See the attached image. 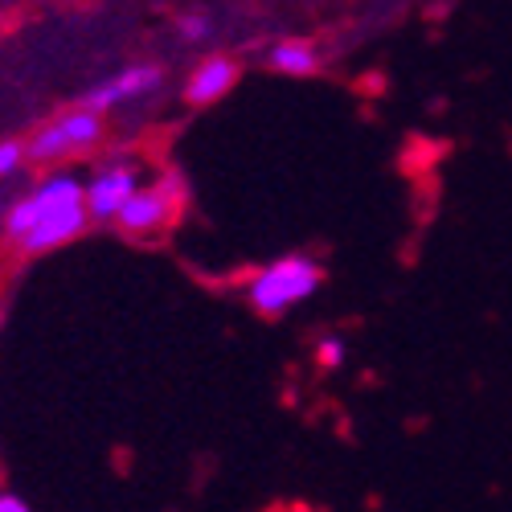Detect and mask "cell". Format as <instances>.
Masks as SVG:
<instances>
[{"mask_svg":"<svg viewBox=\"0 0 512 512\" xmlns=\"http://www.w3.org/2000/svg\"><path fill=\"white\" fill-rule=\"evenodd\" d=\"M33 205V226L29 234L17 242L25 254H46L54 246H66L70 238H78L87 230V205H82V181L70 173L46 177L37 185V193H29Z\"/></svg>","mask_w":512,"mask_h":512,"instance_id":"1","label":"cell"},{"mask_svg":"<svg viewBox=\"0 0 512 512\" xmlns=\"http://www.w3.org/2000/svg\"><path fill=\"white\" fill-rule=\"evenodd\" d=\"M320 283H324L320 263H312L308 254H283V259H275L271 267H263L250 279L246 300L254 312L271 320V316H283L291 308H300L304 300H312Z\"/></svg>","mask_w":512,"mask_h":512,"instance_id":"2","label":"cell"},{"mask_svg":"<svg viewBox=\"0 0 512 512\" xmlns=\"http://www.w3.org/2000/svg\"><path fill=\"white\" fill-rule=\"evenodd\" d=\"M99 140H103V115H91L87 107H78V111L58 115L54 123H46L41 132H33V140L25 144V160L50 164L70 152H87Z\"/></svg>","mask_w":512,"mask_h":512,"instance_id":"3","label":"cell"},{"mask_svg":"<svg viewBox=\"0 0 512 512\" xmlns=\"http://www.w3.org/2000/svg\"><path fill=\"white\" fill-rule=\"evenodd\" d=\"M181 201H185V181H181L177 173H164L152 189L140 185V189L132 193V201L119 209L115 222H119L127 234H156V230H164L168 222L177 218Z\"/></svg>","mask_w":512,"mask_h":512,"instance_id":"4","label":"cell"},{"mask_svg":"<svg viewBox=\"0 0 512 512\" xmlns=\"http://www.w3.org/2000/svg\"><path fill=\"white\" fill-rule=\"evenodd\" d=\"M140 189V173L132 164H111L103 173H95L82 185V205H87V218L95 222H111L119 218V209L132 201V193Z\"/></svg>","mask_w":512,"mask_h":512,"instance_id":"5","label":"cell"},{"mask_svg":"<svg viewBox=\"0 0 512 512\" xmlns=\"http://www.w3.org/2000/svg\"><path fill=\"white\" fill-rule=\"evenodd\" d=\"M160 66H127V70H119L115 78H107V82H99L95 91H87V111L91 115H103V111H111V107H123V103H136V99H144V95H152L156 87H160Z\"/></svg>","mask_w":512,"mask_h":512,"instance_id":"6","label":"cell"},{"mask_svg":"<svg viewBox=\"0 0 512 512\" xmlns=\"http://www.w3.org/2000/svg\"><path fill=\"white\" fill-rule=\"evenodd\" d=\"M238 78H242V66L234 58H222V54L218 58H205V62H197V70L185 82V99L193 107H209V103L226 99L238 87Z\"/></svg>","mask_w":512,"mask_h":512,"instance_id":"7","label":"cell"},{"mask_svg":"<svg viewBox=\"0 0 512 512\" xmlns=\"http://www.w3.org/2000/svg\"><path fill=\"white\" fill-rule=\"evenodd\" d=\"M279 74H291V78H312L320 70V50L312 46V41H279V46H271V58H267Z\"/></svg>","mask_w":512,"mask_h":512,"instance_id":"8","label":"cell"},{"mask_svg":"<svg viewBox=\"0 0 512 512\" xmlns=\"http://www.w3.org/2000/svg\"><path fill=\"white\" fill-rule=\"evenodd\" d=\"M345 353H349V345L340 336H320L316 340V361H320V369H340L345 365Z\"/></svg>","mask_w":512,"mask_h":512,"instance_id":"9","label":"cell"},{"mask_svg":"<svg viewBox=\"0 0 512 512\" xmlns=\"http://www.w3.org/2000/svg\"><path fill=\"white\" fill-rule=\"evenodd\" d=\"M177 33H181V41H189V46H201V41H209L213 25H209V17H201V13H185V17L177 21Z\"/></svg>","mask_w":512,"mask_h":512,"instance_id":"10","label":"cell"},{"mask_svg":"<svg viewBox=\"0 0 512 512\" xmlns=\"http://www.w3.org/2000/svg\"><path fill=\"white\" fill-rule=\"evenodd\" d=\"M25 160V144L21 140H0V177H13Z\"/></svg>","mask_w":512,"mask_h":512,"instance_id":"11","label":"cell"},{"mask_svg":"<svg viewBox=\"0 0 512 512\" xmlns=\"http://www.w3.org/2000/svg\"><path fill=\"white\" fill-rule=\"evenodd\" d=\"M0 512H33V508L13 492H0Z\"/></svg>","mask_w":512,"mask_h":512,"instance_id":"12","label":"cell"}]
</instances>
